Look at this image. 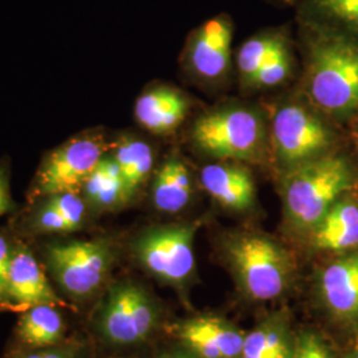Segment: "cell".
I'll use <instances>...</instances> for the list:
<instances>
[{
    "mask_svg": "<svg viewBox=\"0 0 358 358\" xmlns=\"http://www.w3.org/2000/svg\"><path fill=\"white\" fill-rule=\"evenodd\" d=\"M352 185L349 164L337 155H321L287 169L282 195L288 226L309 232Z\"/></svg>",
    "mask_w": 358,
    "mask_h": 358,
    "instance_id": "2",
    "label": "cell"
},
{
    "mask_svg": "<svg viewBox=\"0 0 358 358\" xmlns=\"http://www.w3.org/2000/svg\"><path fill=\"white\" fill-rule=\"evenodd\" d=\"M310 244L317 251L348 252L358 248V205L338 199L309 231Z\"/></svg>",
    "mask_w": 358,
    "mask_h": 358,
    "instance_id": "15",
    "label": "cell"
},
{
    "mask_svg": "<svg viewBox=\"0 0 358 358\" xmlns=\"http://www.w3.org/2000/svg\"><path fill=\"white\" fill-rule=\"evenodd\" d=\"M331 143V131L300 105H285L273 117L272 146L278 161L285 169L319 158Z\"/></svg>",
    "mask_w": 358,
    "mask_h": 358,
    "instance_id": "9",
    "label": "cell"
},
{
    "mask_svg": "<svg viewBox=\"0 0 358 358\" xmlns=\"http://www.w3.org/2000/svg\"><path fill=\"white\" fill-rule=\"evenodd\" d=\"M285 43H288V40L282 31H266L244 43L238 53V66L242 80L247 85L256 72Z\"/></svg>",
    "mask_w": 358,
    "mask_h": 358,
    "instance_id": "22",
    "label": "cell"
},
{
    "mask_svg": "<svg viewBox=\"0 0 358 358\" xmlns=\"http://www.w3.org/2000/svg\"><path fill=\"white\" fill-rule=\"evenodd\" d=\"M153 203L161 213L182 211L192 198V177L178 158H169L157 171L153 182Z\"/></svg>",
    "mask_w": 358,
    "mask_h": 358,
    "instance_id": "19",
    "label": "cell"
},
{
    "mask_svg": "<svg viewBox=\"0 0 358 358\" xmlns=\"http://www.w3.org/2000/svg\"><path fill=\"white\" fill-rule=\"evenodd\" d=\"M234 24L227 15H217L198 27L189 38L186 57L192 72L215 81L230 68Z\"/></svg>",
    "mask_w": 358,
    "mask_h": 358,
    "instance_id": "10",
    "label": "cell"
},
{
    "mask_svg": "<svg viewBox=\"0 0 358 358\" xmlns=\"http://www.w3.org/2000/svg\"><path fill=\"white\" fill-rule=\"evenodd\" d=\"M195 146L217 161H259L266 148L262 117L245 108H223L201 115L192 129Z\"/></svg>",
    "mask_w": 358,
    "mask_h": 358,
    "instance_id": "4",
    "label": "cell"
},
{
    "mask_svg": "<svg viewBox=\"0 0 358 358\" xmlns=\"http://www.w3.org/2000/svg\"><path fill=\"white\" fill-rule=\"evenodd\" d=\"M81 190L88 206L101 211L115 210L129 201L120 167L112 155L103 157Z\"/></svg>",
    "mask_w": 358,
    "mask_h": 358,
    "instance_id": "18",
    "label": "cell"
},
{
    "mask_svg": "<svg viewBox=\"0 0 358 358\" xmlns=\"http://www.w3.org/2000/svg\"><path fill=\"white\" fill-rule=\"evenodd\" d=\"M196 224H167L143 231L133 243V252L154 278L182 284L195 268L194 239Z\"/></svg>",
    "mask_w": 358,
    "mask_h": 358,
    "instance_id": "7",
    "label": "cell"
},
{
    "mask_svg": "<svg viewBox=\"0 0 358 358\" xmlns=\"http://www.w3.org/2000/svg\"><path fill=\"white\" fill-rule=\"evenodd\" d=\"M13 248L0 234V307H4L10 268L13 262Z\"/></svg>",
    "mask_w": 358,
    "mask_h": 358,
    "instance_id": "28",
    "label": "cell"
},
{
    "mask_svg": "<svg viewBox=\"0 0 358 358\" xmlns=\"http://www.w3.org/2000/svg\"><path fill=\"white\" fill-rule=\"evenodd\" d=\"M307 20L343 27L358 34V0H301Z\"/></svg>",
    "mask_w": 358,
    "mask_h": 358,
    "instance_id": "23",
    "label": "cell"
},
{
    "mask_svg": "<svg viewBox=\"0 0 358 358\" xmlns=\"http://www.w3.org/2000/svg\"><path fill=\"white\" fill-rule=\"evenodd\" d=\"M29 230L35 234H69L75 232L71 223L53 206L44 199L29 219Z\"/></svg>",
    "mask_w": 358,
    "mask_h": 358,
    "instance_id": "26",
    "label": "cell"
},
{
    "mask_svg": "<svg viewBox=\"0 0 358 358\" xmlns=\"http://www.w3.org/2000/svg\"><path fill=\"white\" fill-rule=\"evenodd\" d=\"M291 73V56L288 50V43L275 52L267 63L263 65L248 85L256 88H269L280 85Z\"/></svg>",
    "mask_w": 358,
    "mask_h": 358,
    "instance_id": "24",
    "label": "cell"
},
{
    "mask_svg": "<svg viewBox=\"0 0 358 358\" xmlns=\"http://www.w3.org/2000/svg\"><path fill=\"white\" fill-rule=\"evenodd\" d=\"M13 201L10 187V177L4 167H0V217L11 213L13 210Z\"/></svg>",
    "mask_w": 358,
    "mask_h": 358,
    "instance_id": "29",
    "label": "cell"
},
{
    "mask_svg": "<svg viewBox=\"0 0 358 358\" xmlns=\"http://www.w3.org/2000/svg\"><path fill=\"white\" fill-rule=\"evenodd\" d=\"M157 358H198L196 356H194L192 352H170V353H164L161 356H158Z\"/></svg>",
    "mask_w": 358,
    "mask_h": 358,
    "instance_id": "30",
    "label": "cell"
},
{
    "mask_svg": "<svg viewBox=\"0 0 358 358\" xmlns=\"http://www.w3.org/2000/svg\"><path fill=\"white\" fill-rule=\"evenodd\" d=\"M183 346L198 358H241L244 334L219 317H196L174 328Z\"/></svg>",
    "mask_w": 358,
    "mask_h": 358,
    "instance_id": "12",
    "label": "cell"
},
{
    "mask_svg": "<svg viewBox=\"0 0 358 358\" xmlns=\"http://www.w3.org/2000/svg\"><path fill=\"white\" fill-rule=\"evenodd\" d=\"M187 112V100L167 87L145 92L134 108L138 124L154 134H166L178 128Z\"/></svg>",
    "mask_w": 358,
    "mask_h": 358,
    "instance_id": "16",
    "label": "cell"
},
{
    "mask_svg": "<svg viewBox=\"0 0 358 358\" xmlns=\"http://www.w3.org/2000/svg\"><path fill=\"white\" fill-rule=\"evenodd\" d=\"M112 157L120 167L128 198L131 199L153 169V150L142 140L125 138L117 143Z\"/></svg>",
    "mask_w": 358,
    "mask_h": 358,
    "instance_id": "21",
    "label": "cell"
},
{
    "mask_svg": "<svg viewBox=\"0 0 358 358\" xmlns=\"http://www.w3.org/2000/svg\"><path fill=\"white\" fill-rule=\"evenodd\" d=\"M292 358H334V355L321 336L306 331L294 340Z\"/></svg>",
    "mask_w": 358,
    "mask_h": 358,
    "instance_id": "27",
    "label": "cell"
},
{
    "mask_svg": "<svg viewBox=\"0 0 358 358\" xmlns=\"http://www.w3.org/2000/svg\"><path fill=\"white\" fill-rule=\"evenodd\" d=\"M66 308V303L53 291L36 257L23 245L13 248L4 307L24 312L36 306Z\"/></svg>",
    "mask_w": 358,
    "mask_h": 358,
    "instance_id": "11",
    "label": "cell"
},
{
    "mask_svg": "<svg viewBox=\"0 0 358 358\" xmlns=\"http://www.w3.org/2000/svg\"><path fill=\"white\" fill-rule=\"evenodd\" d=\"M159 320L150 294L131 280L115 282L94 315V329L108 344L133 346L145 343Z\"/></svg>",
    "mask_w": 358,
    "mask_h": 358,
    "instance_id": "5",
    "label": "cell"
},
{
    "mask_svg": "<svg viewBox=\"0 0 358 358\" xmlns=\"http://www.w3.org/2000/svg\"><path fill=\"white\" fill-rule=\"evenodd\" d=\"M344 358H358V352H353V353H349L348 356Z\"/></svg>",
    "mask_w": 358,
    "mask_h": 358,
    "instance_id": "32",
    "label": "cell"
},
{
    "mask_svg": "<svg viewBox=\"0 0 358 358\" xmlns=\"http://www.w3.org/2000/svg\"><path fill=\"white\" fill-rule=\"evenodd\" d=\"M313 28L308 92L322 110L346 115L358 108V45L340 32L307 20Z\"/></svg>",
    "mask_w": 358,
    "mask_h": 358,
    "instance_id": "1",
    "label": "cell"
},
{
    "mask_svg": "<svg viewBox=\"0 0 358 358\" xmlns=\"http://www.w3.org/2000/svg\"><path fill=\"white\" fill-rule=\"evenodd\" d=\"M276 1L282 3V4H288V6H294V4H300L301 3V0H276Z\"/></svg>",
    "mask_w": 358,
    "mask_h": 358,
    "instance_id": "31",
    "label": "cell"
},
{
    "mask_svg": "<svg viewBox=\"0 0 358 358\" xmlns=\"http://www.w3.org/2000/svg\"><path fill=\"white\" fill-rule=\"evenodd\" d=\"M294 340L282 321H266L244 336L241 358H292Z\"/></svg>",
    "mask_w": 358,
    "mask_h": 358,
    "instance_id": "20",
    "label": "cell"
},
{
    "mask_svg": "<svg viewBox=\"0 0 358 358\" xmlns=\"http://www.w3.org/2000/svg\"><path fill=\"white\" fill-rule=\"evenodd\" d=\"M106 145L100 136H80L48 154L38 167L34 198L64 192H80L90 173L105 157Z\"/></svg>",
    "mask_w": 358,
    "mask_h": 358,
    "instance_id": "8",
    "label": "cell"
},
{
    "mask_svg": "<svg viewBox=\"0 0 358 358\" xmlns=\"http://www.w3.org/2000/svg\"><path fill=\"white\" fill-rule=\"evenodd\" d=\"M226 256L239 287L252 300L278 299L292 280V256L264 234H234L226 242Z\"/></svg>",
    "mask_w": 358,
    "mask_h": 358,
    "instance_id": "3",
    "label": "cell"
},
{
    "mask_svg": "<svg viewBox=\"0 0 358 358\" xmlns=\"http://www.w3.org/2000/svg\"><path fill=\"white\" fill-rule=\"evenodd\" d=\"M201 183L211 198L231 211H247L255 203V182L247 167L220 161L203 167Z\"/></svg>",
    "mask_w": 358,
    "mask_h": 358,
    "instance_id": "14",
    "label": "cell"
},
{
    "mask_svg": "<svg viewBox=\"0 0 358 358\" xmlns=\"http://www.w3.org/2000/svg\"><path fill=\"white\" fill-rule=\"evenodd\" d=\"M357 146H358V130H357Z\"/></svg>",
    "mask_w": 358,
    "mask_h": 358,
    "instance_id": "33",
    "label": "cell"
},
{
    "mask_svg": "<svg viewBox=\"0 0 358 358\" xmlns=\"http://www.w3.org/2000/svg\"><path fill=\"white\" fill-rule=\"evenodd\" d=\"M6 358H87V348L77 340H65L57 345L44 348H22Z\"/></svg>",
    "mask_w": 358,
    "mask_h": 358,
    "instance_id": "25",
    "label": "cell"
},
{
    "mask_svg": "<svg viewBox=\"0 0 358 358\" xmlns=\"http://www.w3.org/2000/svg\"><path fill=\"white\" fill-rule=\"evenodd\" d=\"M55 306H36L22 312L16 325L17 340L26 348L57 345L66 340V325Z\"/></svg>",
    "mask_w": 358,
    "mask_h": 358,
    "instance_id": "17",
    "label": "cell"
},
{
    "mask_svg": "<svg viewBox=\"0 0 358 358\" xmlns=\"http://www.w3.org/2000/svg\"><path fill=\"white\" fill-rule=\"evenodd\" d=\"M321 300L336 319L358 321V248L338 256L321 271Z\"/></svg>",
    "mask_w": 358,
    "mask_h": 358,
    "instance_id": "13",
    "label": "cell"
},
{
    "mask_svg": "<svg viewBox=\"0 0 358 358\" xmlns=\"http://www.w3.org/2000/svg\"><path fill=\"white\" fill-rule=\"evenodd\" d=\"M44 256L55 282L77 301L90 299L103 288L115 263L113 248L103 239L52 243Z\"/></svg>",
    "mask_w": 358,
    "mask_h": 358,
    "instance_id": "6",
    "label": "cell"
}]
</instances>
